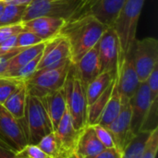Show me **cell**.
Returning a JSON list of instances; mask_svg holds the SVG:
<instances>
[{
    "label": "cell",
    "instance_id": "cell-8",
    "mask_svg": "<svg viewBox=\"0 0 158 158\" xmlns=\"http://www.w3.org/2000/svg\"><path fill=\"white\" fill-rule=\"evenodd\" d=\"M125 2L126 0H80V5L70 19L90 14L105 26L112 27Z\"/></svg>",
    "mask_w": 158,
    "mask_h": 158
},
{
    "label": "cell",
    "instance_id": "cell-10",
    "mask_svg": "<svg viewBox=\"0 0 158 158\" xmlns=\"http://www.w3.org/2000/svg\"><path fill=\"white\" fill-rule=\"evenodd\" d=\"M155 103V102H154ZM153 101L147 83L141 82L134 95L130 99L131 110V129L133 135L144 131L153 106Z\"/></svg>",
    "mask_w": 158,
    "mask_h": 158
},
{
    "label": "cell",
    "instance_id": "cell-38",
    "mask_svg": "<svg viewBox=\"0 0 158 158\" xmlns=\"http://www.w3.org/2000/svg\"><path fill=\"white\" fill-rule=\"evenodd\" d=\"M122 152H120L118 148H106L98 155L90 158H121Z\"/></svg>",
    "mask_w": 158,
    "mask_h": 158
},
{
    "label": "cell",
    "instance_id": "cell-26",
    "mask_svg": "<svg viewBox=\"0 0 158 158\" xmlns=\"http://www.w3.org/2000/svg\"><path fill=\"white\" fill-rule=\"evenodd\" d=\"M37 145L52 158H65L60 142L55 131H51L44 136Z\"/></svg>",
    "mask_w": 158,
    "mask_h": 158
},
{
    "label": "cell",
    "instance_id": "cell-9",
    "mask_svg": "<svg viewBox=\"0 0 158 158\" xmlns=\"http://www.w3.org/2000/svg\"><path fill=\"white\" fill-rule=\"evenodd\" d=\"M101 72H117L124 54L121 51L118 35L113 27H107L97 43Z\"/></svg>",
    "mask_w": 158,
    "mask_h": 158
},
{
    "label": "cell",
    "instance_id": "cell-40",
    "mask_svg": "<svg viewBox=\"0 0 158 158\" xmlns=\"http://www.w3.org/2000/svg\"><path fill=\"white\" fill-rule=\"evenodd\" d=\"M6 4H13V5H28L32 0H2Z\"/></svg>",
    "mask_w": 158,
    "mask_h": 158
},
{
    "label": "cell",
    "instance_id": "cell-19",
    "mask_svg": "<svg viewBox=\"0 0 158 158\" xmlns=\"http://www.w3.org/2000/svg\"><path fill=\"white\" fill-rule=\"evenodd\" d=\"M46 113L48 115L52 130L56 131L57 125L61 118H63L65 112L67 111V103L64 87L56 90L53 93L48 94L42 98Z\"/></svg>",
    "mask_w": 158,
    "mask_h": 158
},
{
    "label": "cell",
    "instance_id": "cell-34",
    "mask_svg": "<svg viewBox=\"0 0 158 158\" xmlns=\"http://www.w3.org/2000/svg\"><path fill=\"white\" fill-rule=\"evenodd\" d=\"M145 82L147 83V86L149 88L150 91V94H151V99L154 102H157L158 99V66H156L153 71L151 72V74L149 75V77L147 78V80L145 81Z\"/></svg>",
    "mask_w": 158,
    "mask_h": 158
},
{
    "label": "cell",
    "instance_id": "cell-33",
    "mask_svg": "<svg viewBox=\"0 0 158 158\" xmlns=\"http://www.w3.org/2000/svg\"><path fill=\"white\" fill-rule=\"evenodd\" d=\"M94 131L96 133L97 138L99 139L100 143L103 144L105 148H114L116 147V143L111 132L108 131L106 127H104L99 124L93 125Z\"/></svg>",
    "mask_w": 158,
    "mask_h": 158
},
{
    "label": "cell",
    "instance_id": "cell-31",
    "mask_svg": "<svg viewBox=\"0 0 158 158\" xmlns=\"http://www.w3.org/2000/svg\"><path fill=\"white\" fill-rule=\"evenodd\" d=\"M158 150V129L157 127L151 131L147 139L142 158H156Z\"/></svg>",
    "mask_w": 158,
    "mask_h": 158
},
{
    "label": "cell",
    "instance_id": "cell-39",
    "mask_svg": "<svg viewBox=\"0 0 158 158\" xmlns=\"http://www.w3.org/2000/svg\"><path fill=\"white\" fill-rule=\"evenodd\" d=\"M0 158H19L16 151L0 140Z\"/></svg>",
    "mask_w": 158,
    "mask_h": 158
},
{
    "label": "cell",
    "instance_id": "cell-21",
    "mask_svg": "<svg viewBox=\"0 0 158 158\" xmlns=\"http://www.w3.org/2000/svg\"><path fill=\"white\" fill-rule=\"evenodd\" d=\"M44 44H45V42L37 44L35 45H32V46H30L27 48H23L20 52H19L15 56H13L8 61L6 71L3 76L9 77L17 69H19V68H21L22 66H24L25 64H27L28 62L32 60L38 55L42 54L44 47Z\"/></svg>",
    "mask_w": 158,
    "mask_h": 158
},
{
    "label": "cell",
    "instance_id": "cell-13",
    "mask_svg": "<svg viewBox=\"0 0 158 158\" xmlns=\"http://www.w3.org/2000/svg\"><path fill=\"white\" fill-rule=\"evenodd\" d=\"M116 83L122 101H130L141 81L135 70L131 48L121 58L116 76Z\"/></svg>",
    "mask_w": 158,
    "mask_h": 158
},
{
    "label": "cell",
    "instance_id": "cell-25",
    "mask_svg": "<svg viewBox=\"0 0 158 158\" xmlns=\"http://www.w3.org/2000/svg\"><path fill=\"white\" fill-rule=\"evenodd\" d=\"M151 131H142L136 134L122 151L121 158H142Z\"/></svg>",
    "mask_w": 158,
    "mask_h": 158
},
{
    "label": "cell",
    "instance_id": "cell-16",
    "mask_svg": "<svg viewBox=\"0 0 158 158\" xmlns=\"http://www.w3.org/2000/svg\"><path fill=\"white\" fill-rule=\"evenodd\" d=\"M106 149L96 136L94 126L86 125L79 134L74 154L78 158H90Z\"/></svg>",
    "mask_w": 158,
    "mask_h": 158
},
{
    "label": "cell",
    "instance_id": "cell-30",
    "mask_svg": "<svg viewBox=\"0 0 158 158\" xmlns=\"http://www.w3.org/2000/svg\"><path fill=\"white\" fill-rule=\"evenodd\" d=\"M44 42V41L42 38H40L34 32L29 31H23L17 35V46L21 48H27Z\"/></svg>",
    "mask_w": 158,
    "mask_h": 158
},
{
    "label": "cell",
    "instance_id": "cell-36",
    "mask_svg": "<svg viewBox=\"0 0 158 158\" xmlns=\"http://www.w3.org/2000/svg\"><path fill=\"white\" fill-rule=\"evenodd\" d=\"M22 49H23V48H21V47H16V48H14L13 50L9 51L8 53L0 56V76H3V75H4L8 61H9L13 56H15L19 52H20Z\"/></svg>",
    "mask_w": 158,
    "mask_h": 158
},
{
    "label": "cell",
    "instance_id": "cell-20",
    "mask_svg": "<svg viewBox=\"0 0 158 158\" xmlns=\"http://www.w3.org/2000/svg\"><path fill=\"white\" fill-rule=\"evenodd\" d=\"M27 89L24 81L7 97L3 106L17 119L23 120L27 101Z\"/></svg>",
    "mask_w": 158,
    "mask_h": 158
},
{
    "label": "cell",
    "instance_id": "cell-28",
    "mask_svg": "<svg viewBox=\"0 0 158 158\" xmlns=\"http://www.w3.org/2000/svg\"><path fill=\"white\" fill-rule=\"evenodd\" d=\"M23 82L11 77L0 76V105H3L7 97Z\"/></svg>",
    "mask_w": 158,
    "mask_h": 158
},
{
    "label": "cell",
    "instance_id": "cell-1",
    "mask_svg": "<svg viewBox=\"0 0 158 158\" xmlns=\"http://www.w3.org/2000/svg\"><path fill=\"white\" fill-rule=\"evenodd\" d=\"M107 27L93 15H84L66 21L60 34L69 42L72 64L97 44Z\"/></svg>",
    "mask_w": 158,
    "mask_h": 158
},
{
    "label": "cell",
    "instance_id": "cell-42",
    "mask_svg": "<svg viewBox=\"0 0 158 158\" xmlns=\"http://www.w3.org/2000/svg\"><path fill=\"white\" fill-rule=\"evenodd\" d=\"M67 158H78V157L76 156V155H75V154H71L70 156H69Z\"/></svg>",
    "mask_w": 158,
    "mask_h": 158
},
{
    "label": "cell",
    "instance_id": "cell-4",
    "mask_svg": "<svg viewBox=\"0 0 158 158\" xmlns=\"http://www.w3.org/2000/svg\"><path fill=\"white\" fill-rule=\"evenodd\" d=\"M23 124L27 134L28 143L37 144L40 140L53 131L42 98L27 95Z\"/></svg>",
    "mask_w": 158,
    "mask_h": 158
},
{
    "label": "cell",
    "instance_id": "cell-11",
    "mask_svg": "<svg viewBox=\"0 0 158 158\" xmlns=\"http://www.w3.org/2000/svg\"><path fill=\"white\" fill-rule=\"evenodd\" d=\"M68 62H71L69 44L67 39L59 33L45 42L37 70L58 68Z\"/></svg>",
    "mask_w": 158,
    "mask_h": 158
},
{
    "label": "cell",
    "instance_id": "cell-32",
    "mask_svg": "<svg viewBox=\"0 0 158 158\" xmlns=\"http://www.w3.org/2000/svg\"><path fill=\"white\" fill-rule=\"evenodd\" d=\"M19 158H52L45 154L37 144H26L23 148L16 152Z\"/></svg>",
    "mask_w": 158,
    "mask_h": 158
},
{
    "label": "cell",
    "instance_id": "cell-35",
    "mask_svg": "<svg viewBox=\"0 0 158 158\" xmlns=\"http://www.w3.org/2000/svg\"><path fill=\"white\" fill-rule=\"evenodd\" d=\"M23 31H25V30H24L22 23L0 27V44L12 36L18 35L19 33L22 32Z\"/></svg>",
    "mask_w": 158,
    "mask_h": 158
},
{
    "label": "cell",
    "instance_id": "cell-29",
    "mask_svg": "<svg viewBox=\"0 0 158 158\" xmlns=\"http://www.w3.org/2000/svg\"><path fill=\"white\" fill-rule=\"evenodd\" d=\"M41 56H42V54L38 55L32 60H31L30 62H28L27 64H25L24 66H22L19 69H17L15 72H13L9 77L15 78V79L19 80V81H23L25 80H27L28 78H30L37 70L38 64L40 62V59H41Z\"/></svg>",
    "mask_w": 158,
    "mask_h": 158
},
{
    "label": "cell",
    "instance_id": "cell-37",
    "mask_svg": "<svg viewBox=\"0 0 158 158\" xmlns=\"http://www.w3.org/2000/svg\"><path fill=\"white\" fill-rule=\"evenodd\" d=\"M16 47H18L17 46V35L6 39L0 44V56L8 53L9 51L13 50Z\"/></svg>",
    "mask_w": 158,
    "mask_h": 158
},
{
    "label": "cell",
    "instance_id": "cell-27",
    "mask_svg": "<svg viewBox=\"0 0 158 158\" xmlns=\"http://www.w3.org/2000/svg\"><path fill=\"white\" fill-rule=\"evenodd\" d=\"M26 6L27 5L6 4L0 16V27L21 23Z\"/></svg>",
    "mask_w": 158,
    "mask_h": 158
},
{
    "label": "cell",
    "instance_id": "cell-6",
    "mask_svg": "<svg viewBox=\"0 0 158 158\" xmlns=\"http://www.w3.org/2000/svg\"><path fill=\"white\" fill-rule=\"evenodd\" d=\"M80 0H32L26 6L22 22L37 17H54L69 20L76 12Z\"/></svg>",
    "mask_w": 158,
    "mask_h": 158
},
{
    "label": "cell",
    "instance_id": "cell-41",
    "mask_svg": "<svg viewBox=\"0 0 158 158\" xmlns=\"http://www.w3.org/2000/svg\"><path fill=\"white\" fill-rule=\"evenodd\" d=\"M6 5V4L4 1L0 0V16H1V14H2V12H3V10H4V8H5Z\"/></svg>",
    "mask_w": 158,
    "mask_h": 158
},
{
    "label": "cell",
    "instance_id": "cell-3",
    "mask_svg": "<svg viewBox=\"0 0 158 158\" xmlns=\"http://www.w3.org/2000/svg\"><path fill=\"white\" fill-rule=\"evenodd\" d=\"M145 0H126L114 24L122 53L125 55L136 40L137 26Z\"/></svg>",
    "mask_w": 158,
    "mask_h": 158
},
{
    "label": "cell",
    "instance_id": "cell-15",
    "mask_svg": "<svg viewBox=\"0 0 158 158\" xmlns=\"http://www.w3.org/2000/svg\"><path fill=\"white\" fill-rule=\"evenodd\" d=\"M21 23L25 31L34 32L46 42L60 33L66 20L54 17H37Z\"/></svg>",
    "mask_w": 158,
    "mask_h": 158
},
{
    "label": "cell",
    "instance_id": "cell-12",
    "mask_svg": "<svg viewBox=\"0 0 158 158\" xmlns=\"http://www.w3.org/2000/svg\"><path fill=\"white\" fill-rule=\"evenodd\" d=\"M0 140L16 152L28 144L23 121L15 118L3 105H0Z\"/></svg>",
    "mask_w": 158,
    "mask_h": 158
},
{
    "label": "cell",
    "instance_id": "cell-2",
    "mask_svg": "<svg viewBox=\"0 0 158 158\" xmlns=\"http://www.w3.org/2000/svg\"><path fill=\"white\" fill-rule=\"evenodd\" d=\"M67 109L71 117L74 127L81 131L87 125V98L86 89L80 80L74 64L71 63L65 84Z\"/></svg>",
    "mask_w": 158,
    "mask_h": 158
},
{
    "label": "cell",
    "instance_id": "cell-17",
    "mask_svg": "<svg viewBox=\"0 0 158 158\" xmlns=\"http://www.w3.org/2000/svg\"><path fill=\"white\" fill-rule=\"evenodd\" d=\"M74 66L80 80L86 88L87 84L101 73L97 44L86 52Z\"/></svg>",
    "mask_w": 158,
    "mask_h": 158
},
{
    "label": "cell",
    "instance_id": "cell-23",
    "mask_svg": "<svg viewBox=\"0 0 158 158\" xmlns=\"http://www.w3.org/2000/svg\"><path fill=\"white\" fill-rule=\"evenodd\" d=\"M121 108H122V99H121L120 94L118 93L117 83L115 81V85H114L112 94L110 95V98H109L97 124L102 125L104 127H107L118 116V114L121 111Z\"/></svg>",
    "mask_w": 158,
    "mask_h": 158
},
{
    "label": "cell",
    "instance_id": "cell-5",
    "mask_svg": "<svg viewBox=\"0 0 158 158\" xmlns=\"http://www.w3.org/2000/svg\"><path fill=\"white\" fill-rule=\"evenodd\" d=\"M70 66L71 62H68L58 68L36 70L24 81L27 94L43 98L48 94L63 88Z\"/></svg>",
    "mask_w": 158,
    "mask_h": 158
},
{
    "label": "cell",
    "instance_id": "cell-14",
    "mask_svg": "<svg viewBox=\"0 0 158 158\" xmlns=\"http://www.w3.org/2000/svg\"><path fill=\"white\" fill-rule=\"evenodd\" d=\"M131 110L130 101H122V108L120 113L115 120L106 127L114 138L116 148H118L120 152L125 149L128 143L135 136L131 129Z\"/></svg>",
    "mask_w": 158,
    "mask_h": 158
},
{
    "label": "cell",
    "instance_id": "cell-24",
    "mask_svg": "<svg viewBox=\"0 0 158 158\" xmlns=\"http://www.w3.org/2000/svg\"><path fill=\"white\" fill-rule=\"evenodd\" d=\"M116 79L112 81V83L106 88V90L90 106H88L87 109V125H95L98 123L99 118L110 98V95L112 94L114 85H115Z\"/></svg>",
    "mask_w": 158,
    "mask_h": 158
},
{
    "label": "cell",
    "instance_id": "cell-18",
    "mask_svg": "<svg viewBox=\"0 0 158 158\" xmlns=\"http://www.w3.org/2000/svg\"><path fill=\"white\" fill-rule=\"evenodd\" d=\"M55 132L57 135L58 140L60 142L65 158H67L71 154H74V149L76 146L80 131H77L76 128L74 127L68 109L65 112L61 120L59 121Z\"/></svg>",
    "mask_w": 158,
    "mask_h": 158
},
{
    "label": "cell",
    "instance_id": "cell-7",
    "mask_svg": "<svg viewBox=\"0 0 158 158\" xmlns=\"http://www.w3.org/2000/svg\"><path fill=\"white\" fill-rule=\"evenodd\" d=\"M131 50L135 70L140 81L143 82L158 66V41L153 37L136 39Z\"/></svg>",
    "mask_w": 158,
    "mask_h": 158
},
{
    "label": "cell",
    "instance_id": "cell-22",
    "mask_svg": "<svg viewBox=\"0 0 158 158\" xmlns=\"http://www.w3.org/2000/svg\"><path fill=\"white\" fill-rule=\"evenodd\" d=\"M116 76L117 72L103 71L87 84L85 89L88 106L94 102L106 90V88L116 79Z\"/></svg>",
    "mask_w": 158,
    "mask_h": 158
}]
</instances>
